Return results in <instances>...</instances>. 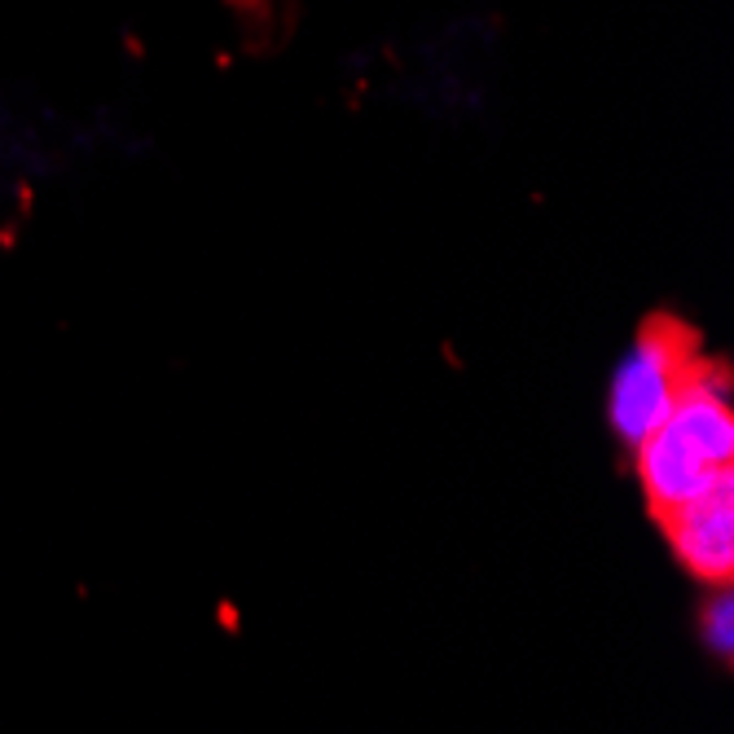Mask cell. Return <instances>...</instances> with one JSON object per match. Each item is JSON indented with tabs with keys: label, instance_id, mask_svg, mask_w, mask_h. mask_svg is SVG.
<instances>
[{
	"label": "cell",
	"instance_id": "6da1fadb",
	"mask_svg": "<svg viewBox=\"0 0 734 734\" xmlns=\"http://www.w3.org/2000/svg\"><path fill=\"white\" fill-rule=\"evenodd\" d=\"M691 361L678 335H643L625 361L612 374V391H607V418L616 427L620 440H629L634 449L643 440H651L660 431V422L669 418L678 391L691 378Z\"/></svg>",
	"mask_w": 734,
	"mask_h": 734
},
{
	"label": "cell",
	"instance_id": "277c9868",
	"mask_svg": "<svg viewBox=\"0 0 734 734\" xmlns=\"http://www.w3.org/2000/svg\"><path fill=\"white\" fill-rule=\"evenodd\" d=\"M704 638L713 643V651L731 656V643H734V620H731V598H722L713 612H704Z\"/></svg>",
	"mask_w": 734,
	"mask_h": 734
},
{
	"label": "cell",
	"instance_id": "3957f363",
	"mask_svg": "<svg viewBox=\"0 0 734 734\" xmlns=\"http://www.w3.org/2000/svg\"><path fill=\"white\" fill-rule=\"evenodd\" d=\"M665 532H669L678 563L691 576H700L709 585H726L734 576V488L669 515Z\"/></svg>",
	"mask_w": 734,
	"mask_h": 734
},
{
	"label": "cell",
	"instance_id": "7a4b0ae2",
	"mask_svg": "<svg viewBox=\"0 0 734 734\" xmlns=\"http://www.w3.org/2000/svg\"><path fill=\"white\" fill-rule=\"evenodd\" d=\"M638 475H643L647 501L660 519L734 488V466H717V462L700 457L695 449L678 444L665 431H656L651 440L638 444Z\"/></svg>",
	"mask_w": 734,
	"mask_h": 734
}]
</instances>
